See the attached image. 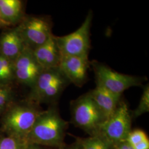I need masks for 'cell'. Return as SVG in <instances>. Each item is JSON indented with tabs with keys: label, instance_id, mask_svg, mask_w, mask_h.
<instances>
[{
	"label": "cell",
	"instance_id": "15",
	"mask_svg": "<svg viewBox=\"0 0 149 149\" xmlns=\"http://www.w3.org/2000/svg\"><path fill=\"white\" fill-rule=\"evenodd\" d=\"M76 141L82 149H115L113 144L101 135L90 136L87 138H76Z\"/></svg>",
	"mask_w": 149,
	"mask_h": 149
},
{
	"label": "cell",
	"instance_id": "23",
	"mask_svg": "<svg viewBox=\"0 0 149 149\" xmlns=\"http://www.w3.org/2000/svg\"><path fill=\"white\" fill-rule=\"evenodd\" d=\"M47 148V147L39 145L37 144L28 143L25 142L23 149H48Z\"/></svg>",
	"mask_w": 149,
	"mask_h": 149
},
{
	"label": "cell",
	"instance_id": "19",
	"mask_svg": "<svg viewBox=\"0 0 149 149\" xmlns=\"http://www.w3.org/2000/svg\"><path fill=\"white\" fill-rule=\"evenodd\" d=\"M25 142L20 139L6 135L0 138V149H23Z\"/></svg>",
	"mask_w": 149,
	"mask_h": 149
},
{
	"label": "cell",
	"instance_id": "7",
	"mask_svg": "<svg viewBox=\"0 0 149 149\" xmlns=\"http://www.w3.org/2000/svg\"><path fill=\"white\" fill-rule=\"evenodd\" d=\"M16 27L25 46L32 50L43 45L53 35L52 23L45 17L25 16Z\"/></svg>",
	"mask_w": 149,
	"mask_h": 149
},
{
	"label": "cell",
	"instance_id": "3",
	"mask_svg": "<svg viewBox=\"0 0 149 149\" xmlns=\"http://www.w3.org/2000/svg\"><path fill=\"white\" fill-rule=\"evenodd\" d=\"M70 82L59 67L43 70L30 88L28 100L38 105L55 104Z\"/></svg>",
	"mask_w": 149,
	"mask_h": 149
},
{
	"label": "cell",
	"instance_id": "20",
	"mask_svg": "<svg viewBox=\"0 0 149 149\" xmlns=\"http://www.w3.org/2000/svg\"><path fill=\"white\" fill-rule=\"evenodd\" d=\"M148 139H149L148 136L144 130L136 129L132 130L130 132L126 139V141L134 146Z\"/></svg>",
	"mask_w": 149,
	"mask_h": 149
},
{
	"label": "cell",
	"instance_id": "10",
	"mask_svg": "<svg viewBox=\"0 0 149 149\" xmlns=\"http://www.w3.org/2000/svg\"><path fill=\"white\" fill-rule=\"evenodd\" d=\"M90 65L88 57L61 56L59 68L70 84L81 87L87 80Z\"/></svg>",
	"mask_w": 149,
	"mask_h": 149
},
{
	"label": "cell",
	"instance_id": "4",
	"mask_svg": "<svg viewBox=\"0 0 149 149\" xmlns=\"http://www.w3.org/2000/svg\"><path fill=\"white\" fill-rule=\"evenodd\" d=\"M71 123L90 136L98 135L107 118L89 92L70 103Z\"/></svg>",
	"mask_w": 149,
	"mask_h": 149
},
{
	"label": "cell",
	"instance_id": "1",
	"mask_svg": "<svg viewBox=\"0 0 149 149\" xmlns=\"http://www.w3.org/2000/svg\"><path fill=\"white\" fill-rule=\"evenodd\" d=\"M68 122L63 119L57 104H52L38 116L25 141L45 147L58 149L64 142Z\"/></svg>",
	"mask_w": 149,
	"mask_h": 149
},
{
	"label": "cell",
	"instance_id": "9",
	"mask_svg": "<svg viewBox=\"0 0 149 149\" xmlns=\"http://www.w3.org/2000/svg\"><path fill=\"white\" fill-rule=\"evenodd\" d=\"M13 65L15 81L30 88L43 70L33 51L26 47L13 62Z\"/></svg>",
	"mask_w": 149,
	"mask_h": 149
},
{
	"label": "cell",
	"instance_id": "12",
	"mask_svg": "<svg viewBox=\"0 0 149 149\" xmlns=\"http://www.w3.org/2000/svg\"><path fill=\"white\" fill-rule=\"evenodd\" d=\"M38 63L43 70L59 67L61 55L54 35L41 46L32 50Z\"/></svg>",
	"mask_w": 149,
	"mask_h": 149
},
{
	"label": "cell",
	"instance_id": "16",
	"mask_svg": "<svg viewBox=\"0 0 149 149\" xmlns=\"http://www.w3.org/2000/svg\"><path fill=\"white\" fill-rule=\"evenodd\" d=\"M14 82L13 62L0 52V85L12 86Z\"/></svg>",
	"mask_w": 149,
	"mask_h": 149
},
{
	"label": "cell",
	"instance_id": "13",
	"mask_svg": "<svg viewBox=\"0 0 149 149\" xmlns=\"http://www.w3.org/2000/svg\"><path fill=\"white\" fill-rule=\"evenodd\" d=\"M88 92L105 116L107 120L116 111L122 100V97L117 96L98 86H96L95 88Z\"/></svg>",
	"mask_w": 149,
	"mask_h": 149
},
{
	"label": "cell",
	"instance_id": "25",
	"mask_svg": "<svg viewBox=\"0 0 149 149\" xmlns=\"http://www.w3.org/2000/svg\"><path fill=\"white\" fill-rule=\"evenodd\" d=\"M9 27H11V26L4 21V19H3L0 13V29H5L6 28H9Z\"/></svg>",
	"mask_w": 149,
	"mask_h": 149
},
{
	"label": "cell",
	"instance_id": "11",
	"mask_svg": "<svg viewBox=\"0 0 149 149\" xmlns=\"http://www.w3.org/2000/svg\"><path fill=\"white\" fill-rule=\"evenodd\" d=\"M25 47L16 26L6 28L0 34V52L12 62Z\"/></svg>",
	"mask_w": 149,
	"mask_h": 149
},
{
	"label": "cell",
	"instance_id": "2",
	"mask_svg": "<svg viewBox=\"0 0 149 149\" xmlns=\"http://www.w3.org/2000/svg\"><path fill=\"white\" fill-rule=\"evenodd\" d=\"M39 105L26 99L13 102L1 116V128L6 135L26 140L38 116Z\"/></svg>",
	"mask_w": 149,
	"mask_h": 149
},
{
	"label": "cell",
	"instance_id": "6",
	"mask_svg": "<svg viewBox=\"0 0 149 149\" xmlns=\"http://www.w3.org/2000/svg\"><path fill=\"white\" fill-rule=\"evenodd\" d=\"M93 12L90 11L85 21L76 31L62 37L55 36L61 56L88 57L90 50V31Z\"/></svg>",
	"mask_w": 149,
	"mask_h": 149
},
{
	"label": "cell",
	"instance_id": "8",
	"mask_svg": "<svg viewBox=\"0 0 149 149\" xmlns=\"http://www.w3.org/2000/svg\"><path fill=\"white\" fill-rule=\"evenodd\" d=\"M132 113L125 102L121 100L117 109L102 127L101 135L112 144L126 141L132 130Z\"/></svg>",
	"mask_w": 149,
	"mask_h": 149
},
{
	"label": "cell",
	"instance_id": "14",
	"mask_svg": "<svg viewBox=\"0 0 149 149\" xmlns=\"http://www.w3.org/2000/svg\"><path fill=\"white\" fill-rule=\"evenodd\" d=\"M0 13L11 27L16 26L25 16L23 2L21 0H0Z\"/></svg>",
	"mask_w": 149,
	"mask_h": 149
},
{
	"label": "cell",
	"instance_id": "21",
	"mask_svg": "<svg viewBox=\"0 0 149 149\" xmlns=\"http://www.w3.org/2000/svg\"><path fill=\"white\" fill-rule=\"evenodd\" d=\"M115 149H134L133 147L126 141L114 144Z\"/></svg>",
	"mask_w": 149,
	"mask_h": 149
},
{
	"label": "cell",
	"instance_id": "24",
	"mask_svg": "<svg viewBox=\"0 0 149 149\" xmlns=\"http://www.w3.org/2000/svg\"><path fill=\"white\" fill-rule=\"evenodd\" d=\"M58 149H82V148L80 144L75 140L74 143L69 145L65 144L63 146Z\"/></svg>",
	"mask_w": 149,
	"mask_h": 149
},
{
	"label": "cell",
	"instance_id": "17",
	"mask_svg": "<svg viewBox=\"0 0 149 149\" xmlns=\"http://www.w3.org/2000/svg\"><path fill=\"white\" fill-rule=\"evenodd\" d=\"M12 86L0 85V117L6 109L15 101V93Z\"/></svg>",
	"mask_w": 149,
	"mask_h": 149
},
{
	"label": "cell",
	"instance_id": "22",
	"mask_svg": "<svg viewBox=\"0 0 149 149\" xmlns=\"http://www.w3.org/2000/svg\"><path fill=\"white\" fill-rule=\"evenodd\" d=\"M134 149H149V139L133 146Z\"/></svg>",
	"mask_w": 149,
	"mask_h": 149
},
{
	"label": "cell",
	"instance_id": "18",
	"mask_svg": "<svg viewBox=\"0 0 149 149\" xmlns=\"http://www.w3.org/2000/svg\"><path fill=\"white\" fill-rule=\"evenodd\" d=\"M149 112V85L148 84L143 88V92L141 97L138 106L132 113V117L137 118L146 113Z\"/></svg>",
	"mask_w": 149,
	"mask_h": 149
},
{
	"label": "cell",
	"instance_id": "5",
	"mask_svg": "<svg viewBox=\"0 0 149 149\" xmlns=\"http://www.w3.org/2000/svg\"><path fill=\"white\" fill-rule=\"evenodd\" d=\"M90 64L95 73L96 86L103 87L117 96L122 97L125 91L132 87L141 86L147 80L145 77L119 73L97 61H93Z\"/></svg>",
	"mask_w": 149,
	"mask_h": 149
}]
</instances>
